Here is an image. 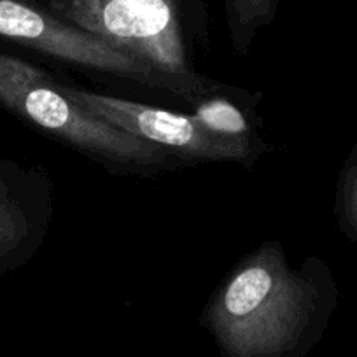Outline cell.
Masks as SVG:
<instances>
[{
	"instance_id": "1",
	"label": "cell",
	"mask_w": 357,
	"mask_h": 357,
	"mask_svg": "<svg viewBox=\"0 0 357 357\" xmlns=\"http://www.w3.org/2000/svg\"><path fill=\"white\" fill-rule=\"evenodd\" d=\"M336 296L322 261L294 272L280 247L266 243L226 280L205 321L229 357H282L324 324Z\"/></svg>"
},
{
	"instance_id": "2",
	"label": "cell",
	"mask_w": 357,
	"mask_h": 357,
	"mask_svg": "<svg viewBox=\"0 0 357 357\" xmlns=\"http://www.w3.org/2000/svg\"><path fill=\"white\" fill-rule=\"evenodd\" d=\"M47 11L184 86L193 100L215 88L188 63L184 0H47Z\"/></svg>"
},
{
	"instance_id": "3",
	"label": "cell",
	"mask_w": 357,
	"mask_h": 357,
	"mask_svg": "<svg viewBox=\"0 0 357 357\" xmlns=\"http://www.w3.org/2000/svg\"><path fill=\"white\" fill-rule=\"evenodd\" d=\"M0 105L44 132L109 161L154 167L168 160L161 147L95 118L65 93L63 86L6 53H0Z\"/></svg>"
},
{
	"instance_id": "4",
	"label": "cell",
	"mask_w": 357,
	"mask_h": 357,
	"mask_svg": "<svg viewBox=\"0 0 357 357\" xmlns=\"http://www.w3.org/2000/svg\"><path fill=\"white\" fill-rule=\"evenodd\" d=\"M0 37L68 63L123 75L193 100L184 86L30 0H0Z\"/></svg>"
},
{
	"instance_id": "5",
	"label": "cell",
	"mask_w": 357,
	"mask_h": 357,
	"mask_svg": "<svg viewBox=\"0 0 357 357\" xmlns=\"http://www.w3.org/2000/svg\"><path fill=\"white\" fill-rule=\"evenodd\" d=\"M65 93L95 118L116 126L146 142L174 151L181 156L198 160L249 161L254 154L252 140L226 139L208 132L195 116L151 107L139 102L123 100L109 95L89 93L65 88Z\"/></svg>"
},
{
	"instance_id": "6",
	"label": "cell",
	"mask_w": 357,
	"mask_h": 357,
	"mask_svg": "<svg viewBox=\"0 0 357 357\" xmlns=\"http://www.w3.org/2000/svg\"><path fill=\"white\" fill-rule=\"evenodd\" d=\"M32 235V212L20 178L0 161V270L18 263Z\"/></svg>"
},
{
	"instance_id": "7",
	"label": "cell",
	"mask_w": 357,
	"mask_h": 357,
	"mask_svg": "<svg viewBox=\"0 0 357 357\" xmlns=\"http://www.w3.org/2000/svg\"><path fill=\"white\" fill-rule=\"evenodd\" d=\"M279 0H226V15L236 53L247 54L257 30L275 20Z\"/></svg>"
},
{
	"instance_id": "8",
	"label": "cell",
	"mask_w": 357,
	"mask_h": 357,
	"mask_svg": "<svg viewBox=\"0 0 357 357\" xmlns=\"http://www.w3.org/2000/svg\"><path fill=\"white\" fill-rule=\"evenodd\" d=\"M195 118L202 126L226 139L252 140L250 125L236 105L225 98H207L197 105Z\"/></svg>"
},
{
	"instance_id": "9",
	"label": "cell",
	"mask_w": 357,
	"mask_h": 357,
	"mask_svg": "<svg viewBox=\"0 0 357 357\" xmlns=\"http://www.w3.org/2000/svg\"><path fill=\"white\" fill-rule=\"evenodd\" d=\"M336 214L343 233L357 242V146L354 147L340 175Z\"/></svg>"
}]
</instances>
